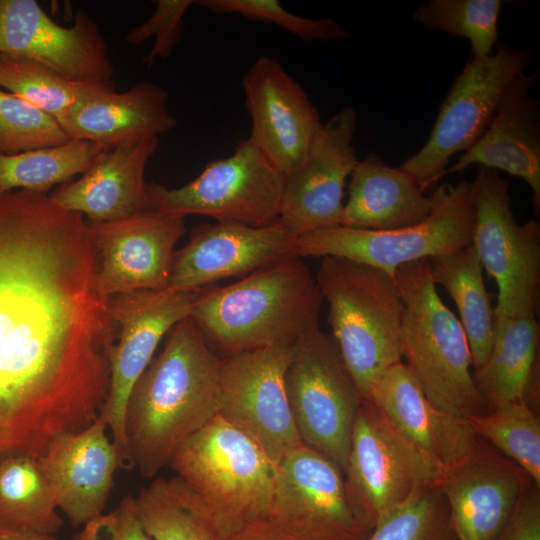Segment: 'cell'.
Returning a JSON list of instances; mask_svg holds the SVG:
<instances>
[{"label":"cell","mask_w":540,"mask_h":540,"mask_svg":"<svg viewBox=\"0 0 540 540\" xmlns=\"http://www.w3.org/2000/svg\"><path fill=\"white\" fill-rule=\"evenodd\" d=\"M192 0H158L149 19L132 28L125 36V41L132 46H139L149 39H154L150 52L144 57L147 66L156 59H167L180 43L184 23L183 17Z\"/></svg>","instance_id":"39"},{"label":"cell","mask_w":540,"mask_h":540,"mask_svg":"<svg viewBox=\"0 0 540 540\" xmlns=\"http://www.w3.org/2000/svg\"><path fill=\"white\" fill-rule=\"evenodd\" d=\"M230 540H278L256 529L246 528L234 535Z\"/></svg>","instance_id":"43"},{"label":"cell","mask_w":540,"mask_h":540,"mask_svg":"<svg viewBox=\"0 0 540 540\" xmlns=\"http://www.w3.org/2000/svg\"><path fill=\"white\" fill-rule=\"evenodd\" d=\"M221 361L190 317L167 333L163 350L137 379L126 403L130 467L154 477L187 439L217 416Z\"/></svg>","instance_id":"2"},{"label":"cell","mask_w":540,"mask_h":540,"mask_svg":"<svg viewBox=\"0 0 540 540\" xmlns=\"http://www.w3.org/2000/svg\"><path fill=\"white\" fill-rule=\"evenodd\" d=\"M434 283L441 285L455 302L470 347L472 367L479 368L491 352L495 316L486 290L483 267L472 245L428 259Z\"/></svg>","instance_id":"29"},{"label":"cell","mask_w":540,"mask_h":540,"mask_svg":"<svg viewBox=\"0 0 540 540\" xmlns=\"http://www.w3.org/2000/svg\"><path fill=\"white\" fill-rule=\"evenodd\" d=\"M356 120L352 107L342 108L284 174L279 220L296 237L340 225L345 184L359 161L353 146Z\"/></svg>","instance_id":"17"},{"label":"cell","mask_w":540,"mask_h":540,"mask_svg":"<svg viewBox=\"0 0 540 540\" xmlns=\"http://www.w3.org/2000/svg\"><path fill=\"white\" fill-rule=\"evenodd\" d=\"M0 54L36 62L75 81H107L114 74L107 43L85 11L63 26L35 0H0Z\"/></svg>","instance_id":"16"},{"label":"cell","mask_w":540,"mask_h":540,"mask_svg":"<svg viewBox=\"0 0 540 540\" xmlns=\"http://www.w3.org/2000/svg\"><path fill=\"white\" fill-rule=\"evenodd\" d=\"M87 222L103 296L166 288L174 246L186 232L185 216L153 208L117 220Z\"/></svg>","instance_id":"18"},{"label":"cell","mask_w":540,"mask_h":540,"mask_svg":"<svg viewBox=\"0 0 540 540\" xmlns=\"http://www.w3.org/2000/svg\"><path fill=\"white\" fill-rule=\"evenodd\" d=\"M106 149L84 140L0 154V191H29L45 194L87 171Z\"/></svg>","instance_id":"32"},{"label":"cell","mask_w":540,"mask_h":540,"mask_svg":"<svg viewBox=\"0 0 540 540\" xmlns=\"http://www.w3.org/2000/svg\"><path fill=\"white\" fill-rule=\"evenodd\" d=\"M107 81H75L27 59L0 54V87L22 97L57 122Z\"/></svg>","instance_id":"33"},{"label":"cell","mask_w":540,"mask_h":540,"mask_svg":"<svg viewBox=\"0 0 540 540\" xmlns=\"http://www.w3.org/2000/svg\"><path fill=\"white\" fill-rule=\"evenodd\" d=\"M251 118L249 138L284 173L305 156L323 127L304 88L276 58L259 56L241 82Z\"/></svg>","instance_id":"20"},{"label":"cell","mask_w":540,"mask_h":540,"mask_svg":"<svg viewBox=\"0 0 540 540\" xmlns=\"http://www.w3.org/2000/svg\"><path fill=\"white\" fill-rule=\"evenodd\" d=\"M532 482L518 465L479 438L473 454L444 473L437 486L446 498L457 540H496Z\"/></svg>","instance_id":"21"},{"label":"cell","mask_w":540,"mask_h":540,"mask_svg":"<svg viewBox=\"0 0 540 540\" xmlns=\"http://www.w3.org/2000/svg\"><path fill=\"white\" fill-rule=\"evenodd\" d=\"M195 3L215 14H239L252 21L273 23L305 41L349 38L333 19H311L286 10L277 0H199Z\"/></svg>","instance_id":"38"},{"label":"cell","mask_w":540,"mask_h":540,"mask_svg":"<svg viewBox=\"0 0 540 540\" xmlns=\"http://www.w3.org/2000/svg\"><path fill=\"white\" fill-rule=\"evenodd\" d=\"M537 73L515 76L505 87L496 113L480 138L447 168L444 175L471 165L502 170L524 180L532 191L535 211L540 208L539 102L530 94Z\"/></svg>","instance_id":"24"},{"label":"cell","mask_w":540,"mask_h":540,"mask_svg":"<svg viewBox=\"0 0 540 540\" xmlns=\"http://www.w3.org/2000/svg\"><path fill=\"white\" fill-rule=\"evenodd\" d=\"M199 290H140L109 298L117 341L110 354L109 388L99 413L112 434L122 468L129 467L124 415L129 394L164 337L189 317Z\"/></svg>","instance_id":"15"},{"label":"cell","mask_w":540,"mask_h":540,"mask_svg":"<svg viewBox=\"0 0 540 540\" xmlns=\"http://www.w3.org/2000/svg\"><path fill=\"white\" fill-rule=\"evenodd\" d=\"M249 528L278 540H367L374 526L339 466L302 444L278 462L268 512Z\"/></svg>","instance_id":"8"},{"label":"cell","mask_w":540,"mask_h":540,"mask_svg":"<svg viewBox=\"0 0 540 540\" xmlns=\"http://www.w3.org/2000/svg\"><path fill=\"white\" fill-rule=\"evenodd\" d=\"M135 504L152 540H226L209 508L179 476L155 479Z\"/></svg>","instance_id":"30"},{"label":"cell","mask_w":540,"mask_h":540,"mask_svg":"<svg viewBox=\"0 0 540 540\" xmlns=\"http://www.w3.org/2000/svg\"><path fill=\"white\" fill-rule=\"evenodd\" d=\"M159 138L104 150L75 181L60 185L50 198L60 207L106 222L153 209L144 179Z\"/></svg>","instance_id":"26"},{"label":"cell","mask_w":540,"mask_h":540,"mask_svg":"<svg viewBox=\"0 0 540 540\" xmlns=\"http://www.w3.org/2000/svg\"><path fill=\"white\" fill-rule=\"evenodd\" d=\"M501 8L500 0H431L421 4L412 17L425 28L467 38L471 59L478 60L490 56L498 43Z\"/></svg>","instance_id":"35"},{"label":"cell","mask_w":540,"mask_h":540,"mask_svg":"<svg viewBox=\"0 0 540 540\" xmlns=\"http://www.w3.org/2000/svg\"><path fill=\"white\" fill-rule=\"evenodd\" d=\"M296 236L280 221L261 227L237 223L201 224L173 256L166 288L196 291L217 281L244 277L296 257Z\"/></svg>","instance_id":"19"},{"label":"cell","mask_w":540,"mask_h":540,"mask_svg":"<svg viewBox=\"0 0 540 540\" xmlns=\"http://www.w3.org/2000/svg\"><path fill=\"white\" fill-rule=\"evenodd\" d=\"M466 421L540 487V421L529 401L505 402Z\"/></svg>","instance_id":"34"},{"label":"cell","mask_w":540,"mask_h":540,"mask_svg":"<svg viewBox=\"0 0 540 540\" xmlns=\"http://www.w3.org/2000/svg\"><path fill=\"white\" fill-rule=\"evenodd\" d=\"M293 345H274L222 358L217 416L248 434L277 465L302 445L285 388Z\"/></svg>","instance_id":"14"},{"label":"cell","mask_w":540,"mask_h":540,"mask_svg":"<svg viewBox=\"0 0 540 540\" xmlns=\"http://www.w3.org/2000/svg\"><path fill=\"white\" fill-rule=\"evenodd\" d=\"M283 184L284 173L248 137L189 183H148L147 189L154 209L261 227L279 220Z\"/></svg>","instance_id":"11"},{"label":"cell","mask_w":540,"mask_h":540,"mask_svg":"<svg viewBox=\"0 0 540 540\" xmlns=\"http://www.w3.org/2000/svg\"><path fill=\"white\" fill-rule=\"evenodd\" d=\"M531 63L528 51L497 43L490 56L467 63L446 95L423 147L399 168L425 192L443 176L451 157L471 147L491 123L507 84Z\"/></svg>","instance_id":"12"},{"label":"cell","mask_w":540,"mask_h":540,"mask_svg":"<svg viewBox=\"0 0 540 540\" xmlns=\"http://www.w3.org/2000/svg\"><path fill=\"white\" fill-rule=\"evenodd\" d=\"M322 301L310 269L289 257L230 285L200 289L189 317L208 345L228 357L293 345L319 327Z\"/></svg>","instance_id":"3"},{"label":"cell","mask_w":540,"mask_h":540,"mask_svg":"<svg viewBox=\"0 0 540 540\" xmlns=\"http://www.w3.org/2000/svg\"><path fill=\"white\" fill-rule=\"evenodd\" d=\"M539 337L536 315L495 320L489 357L473 373L486 411L509 401H528L535 386Z\"/></svg>","instance_id":"28"},{"label":"cell","mask_w":540,"mask_h":540,"mask_svg":"<svg viewBox=\"0 0 540 540\" xmlns=\"http://www.w3.org/2000/svg\"><path fill=\"white\" fill-rule=\"evenodd\" d=\"M532 482L496 540H540V493Z\"/></svg>","instance_id":"41"},{"label":"cell","mask_w":540,"mask_h":540,"mask_svg":"<svg viewBox=\"0 0 540 540\" xmlns=\"http://www.w3.org/2000/svg\"><path fill=\"white\" fill-rule=\"evenodd\" d=\"M432 204L413 177L371 153L350 175L340 225L376 231L410 227L429 216Z\"/></svg>","instance_id":"27"},{"label":"cell","mask_w":540,"mask_h":540,"mask_svg":"<svg viewBox=\"0 0 540 540\" xmlns=\"http://www.w3.org/2000/svg\"><path fill=\"white\" fill-rule=\"evenodd\" d=\"M367 540H457L437 484L397 506L376 523Z\"/></svg>","instance_id":"36"},{"label":"cell","mask_w":540,"mask_h":540,"mask_svg":"<svg viewBox=\"0 0 540 540\" xmlns=\"http://www.w3.org/2000/svg\"><path fill=\"white\" fill-rule=\"evenodd\" d=\"M0 540H60L55 534L0 529Z\"/></svg>","instance_id":"42"},{"label":"cell","mask_w":540,"mask_h":540,"mask_svg":"<svg viewBox=\"0 0 540 540\" xmlns=\"http://www.w3.org/2000/svg\"><path fill=\"white\" fill-rule=\"evenodd\" d=\"M98 264L81 214L0 191V461L40 457L104 405L117 329Z\"/></svg>","instance_id":"1"},{"label":"cell","mask_w":540,"mask_h":540,"mask_svg":"<svg viewBox=\"0 0 540 540\" xmlns=\"http://www.w3.org/2000/svg\"><path fill=\"white\" fill-rule=\"evenodd\" d=\"M98 415L81 431L57 436L40 456L58 509L79 527L103 514L121 467L118 450Z\"/></svg>","instance_id":"22"},{"label":"cell","mask_w":540,"mask_h":540,"mask_svg":"<svg viewBox=\"0 0 540 540\" xmlns=\"http://www.w3.org/2000/svg\"><path fill=\"white\" fill-rule=\"evenodd\" d=\"M315 279L328 303L327 321L343 362L368 399L382 375L402 362L404 302L395 276L370 265L325 256Z\"/></svg>","instance_id":"4"},{"label":"cell","mask_w":540,"mask_h":540,"mask_svg":"<svg viewBox=\"0 0 540 540\" xmlns=\"http://www.w3.org/2000/svg\"><path fill=\"white\" fill-rule=\"evenodd\" d=\"M68 140L57 120L0 87V154L60 145Z\"/></svg>","instance_id":"37"},{"label":"cell","mask_w":540,"mask_h":540,"mask_svg":"<svg viewBox=\"0 0 540 540\" xmlns=\"http://www.w3.org/2000/svg\"><path fill=\"white\" fill-rule=\"evenodd\" d=\"M168 92L142 81L124 92L102 88L75 105L59 125L69 140L93 142L104 149L137 143L173 130Z\"/></svg>","instance_id":"25"},{"label":"cell","mask_w":540,"mask_h":540,"mask_svg":"<svg viewBox=\"0 0 540 540\" xmlns=\"http://www.w3.org/2000/svg\"><path fill=\"white\" fill-rule=\"evenodd\" d=\"M368 399L440 477L467 460L478 445L467 421L431 403L403 361L382 375Z\"/></svg>","instance_id":"23"},{"label":"cell","mask_w":540,"mask_h":540,"mask_svg":"<svg viewBox=\"0 0 540 540\" xmlns=\"http://www.w3.org/2000/svg\"><path fill=\"white\" fill-rule=\"evenodd\" d=\"M395 279L404 302L401 355L426 397L463 420L486 412L466 334L438 295L428 259L400 266Z\"/></svg>","instance_id":"5"},{"label":"cell","mask_w":540,"mask_h":540,"mask_svg":"<svg viewBox=\"0 0 540 540\" xmlns=\"http://www.w3.org/2000/svg\"><path fill=\"white\" fill-rule=\"evenodd\" d=\"M168 466L209 508L226 540L268 512L277 465L248 434L220 416L187 439Z\"/></svg>","instance_id":"6"},{"label":"cell","mask_w":540,"mask_h":540,"mask_svg":"<svg viewBox=\"0 0 540 540\" xmlns=\"http://www.w3.org/2000/svg\"><path fill=\"white\" fill-rule=\"evenodd\" d=\"M285 388L302 443L345 473L354 420L364 398L332 335L317 327L293 344Z\"/></svg>","instance_id":"9"},{"label":"cell","mask_w":540,"mask_h":540,"mask_svg":"<svg viewBox=\"0 0 540 540\" xmlns=\"http://www.w3.org/2000/svg\"><path fill=\"white\" fill-rule=\"evenodd\" d=\"M72 540H152L145 531L135 504V497L127 495L107 514L90 520L73 535Z\"/></svg>","instance_id":"40"},{"label":"cell","mask_w":540,"mask_h":540,"mask_svg":"<svg viewBox=\"0 0 540 540\" xmlns=\"http://www.w3.org/2000/svg\"><path fill=\"white\" fill-rule=\"evenodd\" d=\"M430 196L432 210L416 225L386 231L342 225L320 228L296 237L293 253L298 258H345L395 276L402 265L470 246L474 228L470 182L444 183Z\"/></svg>","instance_id":"7"},{"label":"cell","mask_w":540,"mask_h":540,"mask_svg":"<svg viewBox=\"0 0 540 540\" xmlns=\"http://www.w3.org/2000/svg\"><path fill=\"white\" fill-rule=\"evenodd\" d=\"M474 208L472 246L498 287L495 320L536 315L540 288V224H519L513 214L509 181L479 166L470 182Z\"/></svg>","instance_id":"10"},{"label":"cell","mask_w":540,"mask_h":540,"mask_svg":"<svg viewBox=\"0 0 540 540\" xmlns=\"http://www.w3.org/2000/svg\"><path fill=\"white\" fill-rule=\"evenodd\" d=\"M38 457L0 461V529L56 534L62 519Z\"/></svg>","instance_id":"31"},{"label":"cell","mask_w":540,"mask_h":540,"mask_svg":"<svg viewBox=\"0 0 540 540\" xmlns=\"http://www.w3.org/2000/svg\"><path fill=\"white\" fill-rule=\"evenodd\" d=\"M344 476L353 500L374 527L386 513L440 479L370 399L363 400L356 414Z\"/></svg>","instance_id":"13"}]
</instances>
